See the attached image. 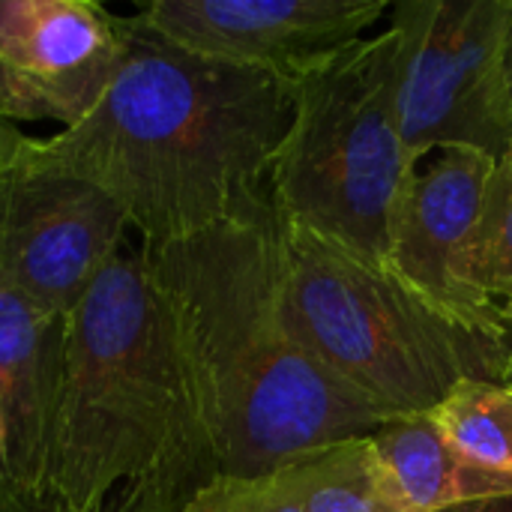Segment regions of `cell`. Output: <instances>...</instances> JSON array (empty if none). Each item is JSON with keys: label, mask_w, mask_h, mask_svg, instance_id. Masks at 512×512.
Returning a JSON list of instances; mask_svg holds the SVG:
<instances>
[{"label": "cell", "mask_w": 512, "mask_h": 512, "mask_svg": "<svg viewBox=\"0 0 512 512\" xmlns=\"http://www.w3.org/2000/svg\"><path fill=\"white\" fill-rule=\"evenodd\" d=\"M432 420L465 462L512 477V384L462 381L432 411Z\"/></svg>", "instance_id": "5bb4252c"}, {"label": "cell", "mask_w": 512, "mask_h": 512, "mask_svg": "<svg viewBox=\"0 0 512 512\" xmlns=\"http://www.w3.org/2000/svg\"><path fill=\"white\" fill-rule=\"evenodd\" d=\"M294 90L273 72L186 51L126 18V51L96 108L36 138L27 162L99 186L144 246H168L267 192Z\"/></svg>", "instance_id": "6da1fadb"}, {"label": "cell", "mask_w": 512, "mask_h": 512, "mask_svg": "<svg viewBox=\"0 0 512 512\" xmlns=\"http://www.w3.org/2000/svg\"><path fill=\"white\" fill-rule=\"evenodd\" d=\"M276 474L303 512H414L384 468L372 435L315 450Z\"/></svg>", "instance_id": "4fadbf2b"}, {"label": "cell", "mask_w": 512, "mask_h": 512, "mask_svg": "<svg viewBox=\"0 0 512 512\" xmlns=\"http://www.w3.org/2000/svg\"><path fill=\"white\" fill-rule=\"evenodd\" d=\"M141 252L219 477H264L387 423L285 327L270 192L201 234Z\"/></svg>", "instance_id": "7a4b0ae2"}, {"label": "cell", "mask_w": 512, "mask_h": 512, "mask_svg": "<svg viewBox=\"0 0 512 512\" xmlns=\"http://www.w3.org/2000/svg\"><path fill=\"white\" fill-rule=\"evenodd\" d=\"M453 512H512V495L492 498V501H480V504H471V507H462V510Z\"/></svg>", "instance_id": "d6986e66"}, {"label": "cell", "mask_w": 512, "mask_h": 512, "mask_svg": "<svg viewBox=\"0 0 512 512\" xmlns=\"http://www.w3.org/2000/svg\"><path fill=\"white\" fill-rule=\"evenodd\" d=\"M126 51V18L93 0H0V117L78 126Z\"/></svg>", "instance_id": "9c48e42d"}, {"label": "cell", "mask_w": 512, "mask_h": 512, "mask_svg": "<svg viewBox=\"0 0 512 512\" xmlns=\"http://www.w3.org/2000/svg\"><path fill=\"white\" fill-rule=\"evenodd\" d=\"M384 12L387 0H150L132 18L186 51L297 84Z\"/></svg>", "instance_id": "30bf717a"}, {"label": "cell", "mask_w": 512, "mask_h": 512, "mask_svg": "<svg viewBox=\"0 0 512 512\" xmlns=\"http://www.w3.org/2000/svg\"><path fill=\"white\" fill-rule=\"evenodd\" d=\"M501 69H504V90L512 111V0H507V18H504V51H501Z\"/></svg>", "instance_id": "ac0fdd59"}, {"label": "cell", "mask_w": 512, "mask_h": 512, "mask_svg": "<svg viewBox=\"0 0 512 512\" xmlns=\"http://www.w3.org/2000/svg\"><path fill=\"white\" fill-rule=\"evenodd\" d=\"M495 156L450 147L426 168H414L390 225L387 267L453 321L510 336L504 306L474 279V243Z\"/></svg>", "instance_id": "ba28073f"}, {"label": "cell", "mask_w": 512, "mask_h": 512, "mask_svg": "<svg viewBox=\"0 0 512 512\" xmlns=\"http://www.w3.org/2000/svg\"><path fill=\"white\" fill-rule=\"evenodd\" d=\"M183 512H303L282 477H216L195 492Z\"/></svg>", "instance_id": "2e32d148"}, {"label": "cell", "mask_w": 512, "mask_h": 512, "mask_svg": "<svg viewBox=\"0 0 512 512\" xmlns=\"http://www.w3.org/2000/svg\"><path fill=\"white\" fill-rule=\"evenodd\" d=\"M399 33L366 36L297 81L267 192L282 222L387 264L390 225L414 165L399 123Z\"/></svg>", "instance_id": "5b68a950"}, {"label": "cell", "mask_w": 512, "mask_h": 512, "mask_svg": "<svg viewBox=\"0 0 512 512\" xmlns=\"http://www.w3.org/2000/svg\"><path fill=\"white\" fill-rule=\"evenodd\" d=\"M33 141H36V138L21 135V129H18L15 123H9V120L0 117V174H3L6 168L18 165V162L30 153Z\"/></svg>", "instance_id": "e0dca14e"}, {"label": "cell", "mask_w": 512, "mask_h": 512, "mask_svg": "<svg viewBox=\"0 0 512 512\" xmlns=\"http://www.w3.org/2000/svg\"><path fill=\"white\" fill-rule=\"evenodd\" d=\"M372 444L414 512H453L512 495V477L465 462L432 414L393 417L372 432Z\"/></svg>", "instance_id": "7c38bea8"}, {"label": "cell", "mask_w": 512, "mask_h": 512, "mask_svg": "<svg viewBox=\"0 0 512 512\" xmlns=\"http://www.w3.org/2000/svg\"><path fill=\"white\" fill-rule=\"evenodd\" d=\"M66 327L0 276V512H42Z\"/></svg>", "instance_id": "8fae6325"}, {"label": "cell", "mask_w": 512, "mask_h": 512, "mask_svg": "<svg viewBox=\"0 0 512 512\" xmlns=\"http://www.w3.org/2000/svg\"><path fill=\"white\" fill-rule=\"evenodd\" d=\"M474 279L480 291L501 306L512 297V147L498 156L483 192L474 243Z\"/></svg>", "instance_id": "9a60e30c"}, {"label": "cell", "mask_w": 512, "mask_h": 512, "mask_svg": "<svg viewBox=\"0 0 512 512\" xmlns=\"http://www.w3.org/2000/svg\"><path fill=\"white\" fill-rule=\"evenodd\" d=\"M279 306L291 336L387 420L432 414L471 378L512 384L510 336L453 321L387 264L282 219Z\"/></svg>", "instance_id": "277c9868"}, {"label": "cell", "mask_w": 512, "mask_h": 512, "mask_svg": "<svg viewBox=\"0 0 512 512\" xmlns=\"http://www.w3.org/2000/svg\"><path fill=\"white\" fill-rule=\"evenodd\" d=\"M126 228L120 204L81 177L27 156L0 174V276L51 318L69 321L123 249Z\"/></svg>", "instance_id": "52a82bcc"}, {"label": "cell", "mask_w": 512, "mask_h": 512, "mask_svg": "<svg viewBox=\"0 0 512 512\" xmlns=\"http://www.w3.org/2000/svg\"><path fill=\"white\" fill-rule=\"evenodd\" d=\"M216 477L147 258L120 249L69 315L42 512H183Z\"/></svg>", "instance_id": "3957f363"}, {"label": "cell", "mask_w": 512, "mask_h": 512, "mask_svg": "<svg viewBox=\"0 0 512 512\" xmlns=\"http://www.w3.org/2000/svg\"><path fill=\"white\" fill-rule=\"evenodd\" d=\"M507 0H402L390 27L399 33V123L408 162L432 150L468 147L501 156L512 147L504 90Z\"/></svg>", "instance_id": "8992f818"}, {"label": "cell", "mask_w": 512, "mask_h": 512, "mask_svg": "<svg viewBox=\"0 0 512 512\" xmlns=\"http://www.w3.org/2000/svg\"><path fill=\"white\" fill-rule=\"evenodd\" d=\"M504 318H507V324H510V330H512V297L504 300Z\"/></svg>", "instance_id": "ffe728a7"}]
</instances>
